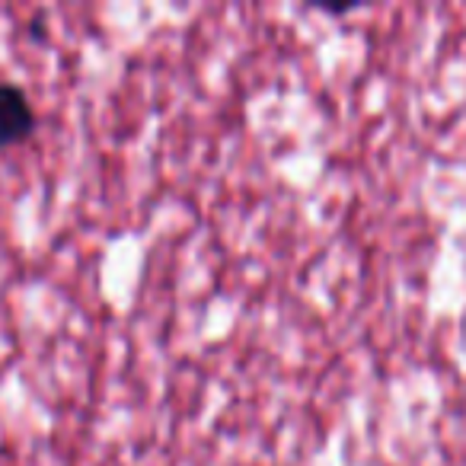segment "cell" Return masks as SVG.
<instances>
[{
	"mask_svg": "<svg viewBox=\"0 0 466 466\" xmlns=\"http://www.w3.org/2000/svg\"><path fill=\"white\" fill-rule=\"evenodd\" d=\"M35 131V109L26 90L16 84H0V150L23 144Z\"/></svg>",
	"mask_w": 466,
	"mask_h": 466,
	"instance_id": "obj_1",
	"label": "cell"
}]
</instances>
